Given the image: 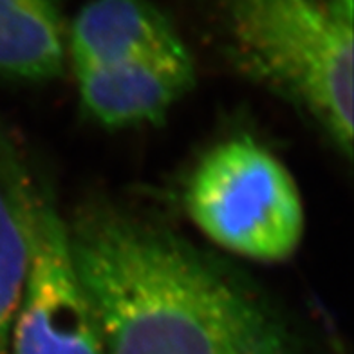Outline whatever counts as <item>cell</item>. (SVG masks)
I'll return each instance as SVG.
<instances>
[{
  "instance_id": "obj_2",
  "label": "cell",
  "mask_w": 354,
  "mask_h": 354,
  "mask_svg": "<svg viewBox=\"0 0 354 354\" xmlns=\"http://www.w3.org/2000/svg\"><path fill=\"white\" fill-rule=\"evenodd\" d=\"M232 60L353 154V20L324 0H214Z\"/></svg>"
},
{
  "instance_id": "obj_3",
  "label": "cell",
  "mask_w": 354,
  "mask_h": 354,
  "mask_svg": "<svg viewBox=\"0 0 354 354\" xmlns=\"http://www.w3.org/2000/svg\"><path fill=\"white\" fill-rule=\"evenodd\" d=\"M0 187L19 217L28 246V271L8 354H105L98 318L80 279L55 192L2 125Z\"/></svg>"
},
{
  "instance_id": "obj_8",
  "label": "cell",
  "mask_w": 354,
  "mask_h": 354,
  "mask_svg": "<svg viewBox=\"0 0 354 354\" xmlns=\"http://www.w3.org/2000/svg\"><path fill=\"white\" fill-rule=\"evenodd\" d=\"M28 271V246L13 206L0 187V354L10 349L11 327Z\"/></svg>"
},
{
  "instance_id": "obj_9",
  "label": "cell",
  "mask_w": 354,
  "mask_h": 354,
  "mask_svg": "<svg viewBox=\"0 0 354 354\" xmlns=\"http://www.w3.org/2000/svg\"><path fill=\"white\" fill-rule=\"evenodd\" d=\"M324 2L342 17L353 20V0H324Z\"/></svg>"
},
{
  "instance_id": "obj_5",
  "label": "cell",
  "mask_w": 354,
  "mask_h": 354,
  "mask_svg": "<svg viewBox=\"0 0 354 354\" xmlns=\"http://www.w3.org/2000/svg\"><path fill=\"white\" fill-rule=\"evenodd\" d=\"M75 76L85 114L114 131L161 122L196 85L188 49L91 67Z\"/></svg>"
},
{
  "instance_id": "obj_1",
  "label": "cell",
  "mask_w": 354,
  "mask_h": 354,
  "mask_svg": "<svg viewBox=\"0 0 354 354\" xmlns=\"http://www.w3.org/2000/svg\"><path fill=\"white\" fill-rule=\"evenodd\" d=\"M67 228L105 354H311L262 289L163 224L93 201Z\"/></svg>"
},
{
  "instance_id": "obj_4",
  "label": "cell",
  "mask_w": 354,
  "mask_h": 354,
  "mask_svg": "<svg viewBox=\"0 0 354 354\" xmlns=\"http://www.w3.org/2000/svg\"><path fill=\"white\" fill-rule=\"evenodd\" d=\"M183 203L212 243L250 261L286 262L304 241L306 212L293 176L250 136L206 150L188 176Z\"/></svg>"
},
{
  "instance_id": "obj_7",
  "label": "cell",
  "mask_w": 354,
  "mask_h": 354,
  "mask_svg": "<svg viewBox=\"0 0 354 354\" xmlns=\"http://www.w3.org/2000/svg\"><path fill=\"white\" fill-rule=\"evenodd\" d=\"M62 0H0V78L46 84L67 60Z\"/></svg>"
},
{
  "instance_id": "obj_6",
  "label": "cell",
  "mask_w": 354,
  "mask_h": 354,
  "mask_svg": "<svg viewBox=\"0 0 354 354\" xmlns=\"http://www.w3.org/2000/svg\"><path fill=\"white\" fill-rule=\"evenodd\" d=\"M73 69L187 51L167 15L150 0H91L67 28Z\"/></svg>"
}]
</instances>
